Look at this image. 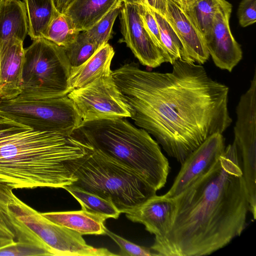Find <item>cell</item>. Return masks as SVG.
<instances>
[{"instance_id":"6da1fadb","label":"cell","mask_w":256,"mask_h":256,"mask_svg":"<svg viewBox=\"0 0 256 256\" xmlns=\"http://www.w3.org/2000/svg\"><path fill=\"white\" fill-rule=\"evenodd\" d=\"M172 72L140 69L134 62L112 76L136 125L151 134L181 164L208 137L222 134L232 120L229 88L200 64L176 60Z\"/></svg>"},{"instance_id":"7a4b0ae2","label":"cell","mask_w":256,"mask_h":256,"mask_svg":"<svg viewBox=\"0 0 256 256\" xmlns=\"http://www.w3.org/2000/svg\"><path fill=\"white\" fill-rule=\"evenodd\" d=\"M172 227L150 248L160 256H206L240 235L249 204L235 142L215 165L174 198Z\"/></svg>"},{"instance_id":"3957f363","label":"cell","mask_w":256,"mask_h":256,"mask_svg":"<svg viewBox=\"0 0 256 256\" xmlns=\"http://www.w3.org/2000/svg\"><path fill=\"white\" fill-rule=\"evenodd\" d=\"M93 148L76 135L42 132L0 114V181L16 188H62Z\"/></svg>"},{"instance_id":"277c9868","label":"cell","mask_w":256,"mask_h":256,"mask_svg":"<svg viewBox=\"0 0 256 256\" xmlns=\"http://www.w3.org/2000/svg\"><path fill=\"white\" fill-rule=\"evenodd\" d=\"M76 132L94 150L130 168L156 190L164 186L169 162L144 129L119 118L82 122Z\"/></svg>"},{"instance_id":"5b68a950","label":"cell","mask_w":256,"mask_h":256,"mask_svg":"<svg viewBox=\"0 0 256 256\" xmlns=\"http://www.w3.org/2000/svg\"><path fill=\"white\" fill-rule=\"evenodd\" d=\"M70 186L112 202L126 213L156 194V190L130 168L93 150L77 161Z\"/></svg>"},{"instance_id":"8992f818","label":"cell","mask_w":256,"mask_h":256,"mask_svg":"<svg viewBox=\"0 0 256 256\" xmlns=\"http://www.w3.org/2000/svg\"><path fill=\"white\" fill-rule=\"evenodd\" d=\"M70 68L64 48L44 38L32 40L24 50L22 90L19 96L51 98L67 95L70 91Z\"/></svg>"},{"instance_id":"52a82bcc","label":"cell","mask_w":256,"mask_h":256,"mask_svg":"<svg viewBox=\"0 0 256 256\" xmlns=\"http://www.w3.org/2000/svg\"><path fill=\"white\" fill-rule=\"evenodd\" d=\"M0 114L37 130L70 135L82 123L67 95L51 98L18 96L10 100L0 98Z\"/></svg>"},{"instance_id":"ba28073f","label":"cell","mask_w":256,"mask_h":256,"mask_svg":"<svg viewBox=\"0 0 256 256\" xmlns=\"http://www.w3.org/2000/svg\"><path fill=\"white\" fill-rule=\"evenodd\" d=\"M67 96L74 102L82 122L131 116L114 80L111 70L86 86L71 90Z\"/></svg>"},{"instance_id":"9c48e42d","label":"cell","mask_w":256,"mask_h":256,"mask_svg":"<svg viewBox=\"0 0 256 256\" xmlns=\"http://www.w3.org/2000/svg\"><path fill=\"white\" fill-rule=\"evenodd\" d=\"M235 142L240 154L243 178L248 196H256V70L248 90L236 107Z\"/></svg>"},{"instance_id":"30bf717a","label":"cell","mask_w":256,"mask_h":256,"mask_svg":"<svg viewBox=\"0 0 256 256\" xmlns=\"http://www.w3.org/2000/svg\"><path fill=\"white\" fill-rule=\"evenodd\" d=\"M222 134L208 137L181 164V168L169 190L164 196L174 198L207 173L218 162L225 150Z\"/></svg>"},{"instance_id":"8fae6325","label":"cell","mask_w":256,"mask_h":256,"mask_svg":"<svg viewBox=\"0 0 256 256\" xmlns=\"http://www.w3.org/2000/svg\"><path fill=\"white\" fill-rule=\"evenodd\" d=\"M120 13L123 42L139 62L152 68L166 62L163 52L154 43L143 25L138 4L124 2Z\"/></svg>"},{"instance_id":"7c38bea8","label":"cell","mask_w":256,"mask_h":256,"mask_svg":"<svg viewBox=\"0 0 256 256\" xmlns=\"http://www.w3.org/2000/svg\"><path fill=\"white\" fill-rule=\"evenodd\" d=\"M232 6L228 2L216 14L212 26L204 36L207 49L215 65L231 72L240 61V46L231 33L229 19Z\"/></svg>"},{"instance_id":"4fadbf2b","label":"cell","mask_w":256,"mask_h":256,"mask_svg":"<svg viewBox=\"0 0 256 256\" xmlns=\"http://www.w3.org/2000/svg\"><path fill=\"white\" fill-rule=\"evenodd\" d=\"M176 210L174 198L156 194L125 214L132 222L144 224L146 230L154 234L155 238H161L170 230Z\"/></svg>"},{"instance_id":"5bb4252c","label":"cell","mask_w":256,"mask_h":256,"mask_svg":"<svg viewBox=\"0 0 256 256\" xmlns=\"http://www.w3.org/2000/svg\"><path fill=\"white\" fill-rule=\"evenodd\" d=\"M164 18L180 38L186 54V60L204 64L210 54L203 36L185 11L172 0H166Z\"/></svg>"},{"instance_id":"9a60e30c","label":"cell","mask_w":256,"mask_h":256,"mask_svg":"<svg viewBox=\"0 0 256 256\" xmlns=\"http://www.w3.org/2000/svg\"><path fill=\"white\" fill-rule=\"evenodd\" d=\"M24 42L10 40L0 50V98L10 100L22 90L24 62Z\"/></svg>"},{"instance_id":"2e32d148","label":"cell","mask_w":256,"mask_h":256,"mask_svg":"<svg viewBox=\"0 0 256 256\" xmlns=\"http://www.w3.org/2000/svg\"><path fill=\"white\" fill-rule=\"evenodd\" d=\"M114 55L113 48L106 43L100 47L84 63L78 66L71 68L68 80L70 90L86 86L104 72L110 70Z\"/></svg>"},{"instance_id":"e0dca14e","label":"cell","mask_w":256,"mask_h":256,"mask_svg":"<svg viewBox=\"0 0 256 256\" xmlns=\"http://www.w3.org/2000/svg\"><path fill=\"white\" fill-rule=\"evenodd\" d=\"M28 32L26 12L21 0H2L0 4V50L10 40L24 41Z\"/></svg>"},{"instance_id":"ac0fdd59","label":"cell","mask_w":256,"mask_h":256,"mask_svg":"<svg viewBox=\"0 0 256 256\" xmlns=\"http://www.w3.org/2000/svg\"><path fill=\"white\" fill-rule=\"evenodd\" d=\"M41 214L52 222L74 230L82 235L105 234L104 222L107 218L98 214L82 209Z\"/></svg>"},{"instance_id":"d6986e66","label":"cell","mask_w":256,"mask_h":256,"mask_svg":"<svg viewBox=\"0 0 256 256\" xmlns=\"http://www.w3.org/2000/svg\"><path fill=\"white\" fill-rule=\"evenodd\" d=\"M122 0H75L64 14L79 32L90 29Z\"/></svg>"},{"instance_id":"ffe728a7","label":"cell","mask_w":256,"mask_h":256,"mask_svg":"<svg viewBox=\"0 0 256 256\" xmlns=\"http://www.w3.org/2000/svg\"><path fill=\"white\" fill-rule=\"evenodd\" d=\"M26 12L28 32L32 40L44 38L54 18L58 14L53 0H22Z\"/></svg>"},{"instance_id":"44dd1931","label":"cell","mask_w":256,"mask_h":256,"mask_svg":"<svg viewBox=\"0 0 256 256\" xmlns=\"http://www.w3.org/2000/svg\"><path fill=\"white\" fill-rule=\"evenodd\" d=\"M228 2L226 0H197L185 12L204 38L212 28L216 14Z\"/></svg>"},{"instance_id":"7402d4cb","label":"cell","mask_w":256,"mask_h":256,"mask_svg":"<svg viewBox=\"0 0 256 256\" xmlns=\"http://www.w3.org/2000/svg\"><path fill=\"white\" fill-rule=\"evenodd\" d=\"M64 188L78 202L82 210L100 214L107 218L116 219L119 217L120 212L112 202L70 185Z\"/></svg>"},{"instance_id":"603a6c76","label":"cell","mask_w":256,"mask_h":256,"mask_svg":"<svg viewBox=\"0 0 256 256\" xmlns=\"http://www.w3.org/2000/svg\"><path fill=\"white\" fill-rule=\"evenodd\" d=\"M80 32L68 16L58 13L50 24L44 38L66 48L76 40Z\"/></svg>"},{"instance_id":"cb8c5ba5","label":"cell","mask_w":256,"mask_h":256,"mask_svg":"<svg viewBox=\"0 0 256 256\" xmlns=\"http://www.w3.org/2000/svg\"><path fill=\"white\" fill-rule=\"evenodd\" d=\"M151 9V8H150ZM158 26L160 38L169 59L172 64L178 60H186V54L182 44L177 34L162 16L151 9Z\"/></svg>"},{"instance_id":"d4e9b609","label":"cell","mask_w":256,"mask_h":256,"mask_svg":"<svg viewBox=\"0 0 256 256\" xmlns=\"http://www.w3.org/2000/svg\"><path fill=\"white\" fill-rule=\"evenodd\" d=\"M99 48L82 32L74 42L64 48L70 67L75 68L86 61Z\"/></svg>"},{"instance_id":"484cf974","label":"cell","mask_w":256,"mask_h":256,"mask_svg":"<svg viewBox=\"0 0 256 256\" xmlns=\"http://www.w3.org/2000/svg\"><path fill=\"white\" fill-rule=\"evenodd\" d=\"M122 5V4L117 5L90 29L84 32L98 46L108 43L110 40L113 25L120 12Z\"/></svg>"},{"instance_id":"4316f807","label":"cell","mask_w":256,"mask_h":256,"mask_svg":"<svg viewBox=\"0 0 256 256\" xmlns=\"http://www.w3.org/2000/svg\"><path fill=\"white\" fill-rule=\"evenodd\" d=\"M138 13L144 28L156 45L163 52L166 62H169L168 58L161 40L157 21L151 9L144 4H138Z\"/></svg>"},{"instance_id":"83f0119b","label":"cell","mask_w":256,"mask_h":256,"mask_svg":"<svg viewBox=\"0 0 256 256\" xmlns=\"http://www.w3.org/2000/svg\"><path fill=\"white\" fill-rule=\"evenodd\" d=\"M105 234L109 236L119 246L120 252L118 256H154L158 254L150 248L138 246L122 236L114 234L106 228Z\"/></svg>"},{"instance_id":"f1b7e54d","label":"cell","mask_w":256,"mask_h":256,"mask_svg":"<svg viewBox=\"0 0 256 256\" xmlns=\"http://www.w3.org/2000/svg\"><path fill=\"white\" fill-rule=\"evenodd\" d=\"M54 256L48 250L26 242L16 244L0 250V256Z\"/></svg>"},{"instance_id":"f546056e","label":"cell","mask_w":256,"mask_h":256,"mask_svg":"<svg viewBox=\"0 0 256 256\" xmlns=\"http://www.w3.org/2000/svg\"><path fill=\"white\" fill-rule=\"evenodd\" d=\"M238 15L242 27L254 24L256 20V0H242L238 6Z\"/></svg>"},{"instance_id":"4dcf8cb0","label":"cell","mask_w":256,"mask_h":256,"mask_svg":"<svg viewBox=\"0 0 256 256\" xmlns=\"http://www.w3.org/2000/svg\"><path fill=\"white\" fill-rule=\"evenodd\" d=\"M138 4L145 5L164 17L166 10V0H138Z\"/></svg>"},{"instance_id":"1f68e13d","label":"cell","mask_w":256,"mask_h":256,"mask_svg":"<svg viewBox=\"0 0 256 256\" xmlns=\"http://www.w3.org/2000/svg\"><path fill=\"white\" fill-rule=\"evenodd\" d=\"M0 230L15 240L14 228L6 216L0 209Z\"/></svg>"},{"instance_id":"d6a6232c","label":"cell","mask_w":256,"mask_h":256,"mask_svg":"<svg viewBox=\"0 0 256 256\" xmlns=\"http://www.w3.org/2000/svg\"><path fill=\"white\" fill-rule=\"evenodd\" d=\"M75 0H53L56 11L60 14H64L66 9Z\"/></svg>"},{"instance_id":"836d02e7","label":"cell","mask_w":256,"mask_h":256,"mask_svg":"<svg viewBox=\"0 0 256 256\" xmlns=\"http://www.w3.org/2000/svg\"><path fill=\"white\" fill-rule=\"evenodd\" d=\"M178 4L184 11L197 0H172Z\"/></svg>"},{"instance_id":"e575fe53","label":"cell","mask_w":256,"mask_h":256,"mask_svg":"<svg viewBox=\"0 0 256 256\" xmlns=\"http://www.w3.org/2000/svg\"><path fill=\"white\" fill-rule=\"evenodd\" d=\"M124 2H128L131 4H138V0H122Z\"/></svg>"},{"instance_id":"d590c367","label":"cell","mask_w":256,"mask_h":256,"mask_svg":"<svg viewBox=\"0 0 256 256\" xmlns=\"http://www.w3.org/2000/svg\"><path fill=\"white\" fill-rule=\"evenodd\" d=\"M0 235L2 236H8L6 234H4L3 232H2L1 230H0Z\"/></svg>"},{"instance_id":"8d00e7d4","label":"cell","mask_w":256,"mask_h":256,"mask_svg":"<svg viewBox=\"0 0 256 256\" xmlns=\"http://www.w3.org/2000/svg\"><path fill=\"white\" fill-rule=\"evenodd\" d=\"M2 0H0V4Z\"/></svg>"}]
</instances>
